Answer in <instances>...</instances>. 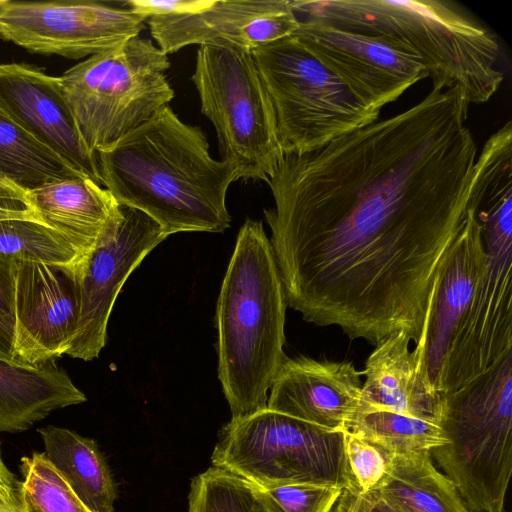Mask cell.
I'll use <instances>...</instances> for the list:
<instances>
[{
	"label": "cell",
	"mask_w": 512,
	"mask_h": 512,
	"mask_svg": "<svg viewBox=\"0 0 512 512\" xmlns=\"http://www.w3.org/2000/svg\"><path fill=\"white\" fill-rule=\"evenodd\" d=\"M458 89L307 153H284L264 209L287 305L376 345L420 339L438 272L463 230L477 148Z\"/></svg>",
	"instance_id": "obj_1"
},
{
	"label": "cell",
	"mask_w": 512,
	"mask_h": 512,
	"mask_svg": "<svg viewBox=\"0 0 512 512\" xmlns=\"http://www.w3.org/2000/svg\"><path fill=\"white\" fill-rule=\"evenodd\" d=\"M96 154L102 185L167 236L230 227L226 196L236 174L210 155L202 129L183 122L169 105Z\"/></svg>",
	"instance_id": "obj_2"
},
{
	"label": "cell",
	"mask_w": 512,
	"mask_h": 512,
	"mask_svg": "<svg viewBox=\"0 0 512 512\" xmlns=\"http://www.w3.org/2000/svg\"><path fill=\"white\" fill-rule=\"evenodd\" d=\"M286 307L263 224L247 219L239 229L216 307L218 378L231 419L267 408V392L287 358Z\"/></svg>",
	"instance_id": "obj_3"
},
{
	"label": "cell",
	"mask_w": 512,
	"mask_h": 512,
	"mask_svg": "<svg viewBox=\"0 0 512 512\" xmlns=\"http://www.w3.org/2000/svg\"><path fill=\"white\" fill-rule=\"evenodd\" d=\"M299 20L393 38L420 58L433 89H460L468 103L487 102L504 74L496 37L455 3L439 0H290Z\"/></svg>",
	"instance_id": "obj_4"
},
{
	"label": "cell",
	"mask_w": 512,
	"mask_h": 512,
	"mask_svg": "<svg viewBox=\"0 0 512 512\" xmlns=\"http://www.w3.org/2000/svg\"><path fill=\"white\" fill-rule=\"evenodd\" d=\"M445 444L430 451L472 512H505L512 473V351L444 396Z\"/></svg>",
	"instance_id": "obj_5"
},
{
	"label": "cell",
	"mask_w": 512,
	"mask_h": 512,
	"mask_svg": "<svg viewBox=\"0 0 512 512\" xmlns=\"http://www.w3.org/2000/svg\"><path fill=\"white\" fill-rule=\"evenodd\" d=\"M168 56L140 35L69 68L62 91L78 130L97 152L138 127L174 98Z\"/></svg>",
	"instance_id": "obj_6"
},
{
	"label": "cell",
	"mask_w": 512,
	"mask_h": 512,
	"mask_svg": "<svg viewBox=\"0 0 512 512\" xmlns=\"http://www.w3.org/2000/svg\"><path fill=\"white\" fill-rule=\"evenodd\" d=\"M211 461L260 489L290 484L344 489L351 481L344 431L268 408L231 419L219 433Z\"/></svg>",
	"instance_id": "obj_7"
},
{
	"label": "cell",
	"mask_w": 512,
	"mask_h": 512,
	"mask_svg": "<svg viewBox=\"0 0 512 512\" xmlns=\"http://www.w3.org/2000/svg\"><path fill=\"white\" fill-rule=\"evenodd\" d=\"M190 79L201 112L215 128L221 160L234 170L236 180L267 183L284 153L252 53L229 45H199Z\"/></svg>",
	"instance_id": "obj_8"
},
{
	"label": "cell",
	"mask_w": 512,
	"mask_h": 512,
	"mask_svg": "<svg viewBox=\"0 0 512 512\" xmlns=\"http://www.w3.org/2000/svg\"><path fill=\"white\" fill-rule=\"evenodd\" d=\"M251 53L275 111L283 153L315 151L379 119L295 35Z\"/></svg>",
	"instance_id": "obj_9"
},
{
	"label": "cell",
	"mask_w": 512,
	"mask_h": 512,
	"mask_svg": "<svg viewBox=\"0 0 512 512\" xmlns=\"http://www.w3.org/2000/svg\"><path fill=\"white\" fill-rule=\"evenodd\" d=\"M474 215L482 227L486 260L448 356L443 396L468 385L512 351V206Z\"/></svg>",
	"instance_id": "obj_10"
},
{
	"label": "cell",
	"mask_w": 512,
	"mask_h": 512,
	"mask_svg": "<svg viewBox=\"0 0 512 512\" xmlns=\"http://www.w3.org/2000/svg\"><path fill=\"white\" fill-rule=\"evenodd\" d=\"M146 20L127 1L3 0L0 37L32 53L80 59L140 35Z\"/></svg>",
	"instance_id": "obj_11"
},
{
	"label": "cell",
	"mask_w": 512,
	"mask_h": 512,
	"mask_svg": "<svg viewBox=\"0 0 512 512\" xmlns=\"http://www.w3.org/2000/svg\"><path fill=\"white\" fill-rule=\"evenodd\" d=\"M167 237L143 212L119 206L118 215L95 248L74 267L79 317L66 355L83 361L99 356L106 344L109 317L122 286L142 260Z\"/></svg>",
	"instance_id": "obj_12"
},
{
	"label": "cell",
	"mask_w": 512,
	"mask_h": 512,
	"mask_svg": "<svg viewBox=\"0 0 512 512\" xmlns=\"http://www.w3.org/2000/svg\"><path fill=\"white\" fill-rule=\"evenodd\" d=\"M365 107L379 112L428 77L422 61L393 38L299 20L294 34Z\"/></svg>",
	"instance_id": "obj_13"
},
{
	"label": "cell",
	"mask_w": 512,
	"mask_h": 512,
	"mask_svg": "<svg viewBox=\"0 0 512 512\" xmlns=\"http://www.w3.org/2000/svg\"><path fill=\"white\" fill-rule=\"evenodd\" d=\"M74 266L17 262L13 272V361L40 366L66 355L76 334Z\"/></svg>",
	"instance_id": "obj_14"
},
{
	"label": "cell",
	"mask_w": 512,
	"mask_h": 512,
	"mask_svg": "<svg viewBox=\"0 0 512 512\" xmlns=\"http://www.w3.org/2000/svg\"><path fill=\"white\" fill-rule=\"evenodd\" d=\"M157 47L166 55L185 46L229 45L248 52L294 35L299 19L290 0L214 1L194 14L146 20Z\"/></svg>",
	"instance_id": "obj_15"
},
{
	"label": "cell",
	"mask_w": 512,
	"mask_h": 512,
	"mask_svg": "<svg viewBox=\"0 0 512 512\" xmlns=\"http://www.w3.org/2000/svg\"><path fill=\"white\" fill-rule=\"evenodd\" d=\"M0 108L74 169L102 185L97 154L78 130L60 77L25 64H0Z\"/></svg>",
	"instance_id": "obj_16"
},
{
	"label": "cell",
	"mask_w": 512,
	"mask_h": 512,
	"mask_svg": "<svg viewBox=\"0 0 512 512\" xmlns=\"http://www.w3.org/2000/svg\"><path fill=\"white\" fill-rule=\"evenodd\" d=\"M485 260L482 227L470 207L466 224L438 272L416 344L423 347L429 379L441 395L448 356L472 302Z\"/></svg>",
	"instance_id": "obj_17"
},
{
	"label": "cell",
	"mask_w": 512,
	"mask_h": 512,
	"mask_svg": "<svg viewBox=\"0 0 512 512\" xmlns=\"http://www.w3.org/2000/svg\"><path fill=\"white\" fill-rule=\"evenodd\" d=\"M361 376L351 362L287 357L270 387L267 408L345 432L359 407Z\"/></svg>",
	"instance_id": "obj_18"
},
{
	"label": "cell",
	"mask_w": 512,
	"mask_h": 512,
	"mask_svg": "<svg viewBox=\"0 0 512 512\" xmlns=\"http://www.w3.org/2000/svg\"><path fill=\"white\" fill-rule=\"evenodd\" d=\"M396 332L378 344L366 360L358 409L391 411L439 425L444 396L432 385L418 346Z\"/></svg>",
	"instance_id": "obj_19"
},
{
	"label": "cell",
	"mask_w": 512,
	"mask_h": 512,
	"mask_svg": "<svg viewBox=\"0 0 512 512\" xmlns=\"http://www.w3.org/2000/svg\"><path fill=\"white\" fill-rule=\"evenodd\" d=\"M112 194L88 177L57 180L28 191V209L37 220L86 257L119 212Z\"/></svg>",
	"instance_id": "obj_20"
},
{
	"label": "cell",
	"mask_w": 512,
	"mask_h": 512,
	"mask_svg": "<svg viewBox=\"0 0 512 512\" xmlns=\"http://www.w3.org/2000/svg\"><path fill=\"white\" fill-rule=\"evenodd\" d=\"M86 400L55 363L32 366L0 358V432L25 431L51 412Z\"/></svg>",
	"instance_id": "obj_21"
},
{
	"label": "cell",
	"mask_w": 512,
	"mask_h": 512,
	"mask_svg": "<svg viewBox=\"0 0 512 512\" xmlns=\"http://www.w3.org/2000/svg\"><path fill=\"white\" fill-rule=\"evenodd\" d=\"M43 453L90 512H113L117 497L110 469L95 440L52 425L38 430Z\"/></svg>",
	"instance_id": "obj_22"
},
{
	"label": "cell",
	"mask_w": 512,
	"mask_h": 512,
	"mask_svg": "<svg viewBox=\"0 0 512 512\" xmlns=\"http://www.w3.org/2000/svg\"><path fill=\"white\" fill-rule=\"evenodd\" d=\"M400 512H472L430 451L394 455L383 485L374 491Z\"/></svg>",
	"instance_id": "obj_23"
},
{
	"label": "cell",
	"mask_w": 512,
	"mask_h": 512,
	"mask_svg": "<svg viewBox=\"0 0 512 512\" xmlns=\"http://www.w3.org/2000/svg\"><path fill=\"white\" fill-rule=\"evenodd\" d=\"M0 173L25 191L86 177L38 141L0 108Z\"/></svg>",
	"instance_id": "obj_24"
},
{
	"label": "cell",
	"mask_w": 512,
	"mask_h": 512,
	"mask_svg": "<svg viewBox=\"0 0 512 512\" xmlns=\"http://www.w3.org/2000/svg\"><path fill=\"white\" fill-rule=\"evenodd\" d=\"M347 431L379 444L393 455L431 451L446 442L439 425L386 410L358 409Z\"/></svg>",
	"instance_id": "obj_25"
},
{
	"label": "cell",
	"mask_w": 512,
	"mask_h": 512,
	"mask_svg": "<svg viewBox=\"0 0 512 512\" xmlns=\"http://www.w3.org/2000/svg\"><path fill=\"white\" fill-rule=\"evenodd\" d=\"M17 497L23 512H90L43 452L23 456Z\"/></svg>",
	"instance_id": "obj_26"
},
{
	"label": "cell",
	"mask_w": 512,
	"mask_h": 512,
	"mask_svg": "<svg viewBox=\"0 0 512 512\" xmlns=\"http://www.w3.org/2000/svg\"><path fill=\"white\" fill-rule=\"evenodd\" d=\"M0 255L17 262L74 266L81 257L62 236L33 220H0Z\"/></svg>",
	"instance_id": "obj_27"
},
{
	"label": "cell",
	"mask_w": 512,
	"mask_h": 512,
	"mask_svg": "<svg viewBox=\"0 0 512 512\" xmlns=\"http://www.w3.org/2000/svg\"><path fill=\"white\" fill-rule=\"evenodd\" d=\"M188 512H267L261 491L228 471L210 467L193 478Z\"/></svg>",
	"instance_id": "obj_28"
},
{
	"label": "cell",
	"mask_w": 512,
	"mask_h": 512,
	"mask_svg": "<svg viewBox=\"0 0 512 512\" xmlns=\"http://www.w3.org/2000/svg\"><path fill=\"white\" fill-rule=\"evenodd\" d=\"M345 455L351 481L366 493L383 485L394 457L379 444L348 431H345Z\"/></svg>",
	"instance_id": "obj_29"
},
{
	"label": "cell",
	"mask_w": 512,
	"mask_h": 512,
	"mask_svg": "<svg viewBox=\"0 0 512 512\" xmlns=\"http://www.w3.org/2000/svg\"><path fill=\"white\" fill-rule=\"evenodd\" d=\"M342 490L312 484L260 489L267 512H332Z\"/></svg>",
	"instance_id": "obj_30"
},
{
	"label": "cell",
	"mask_w": 512,
	"mask_h": 512,
	"mask_svg": "<svg viewBox=\"0 0 512 512\" xmlns=\"http://www.w3.org/2000/svg\"><path fill=\"white\" fill-rule=\"evenodd\" d=\"M213 0H127L130 9L147 19L153 16H170L199 13L210 7Z\"/></svg>",
	"instance_id": "obj_31"
},
{
	"label": "cell",
	"mask_w": 512,
	"mask_h": 512,
	"mask_svg": "<svg viewBox=\"0 0 512 512\" xmlns=\"http://www.w3.org/2000/svg\"><path fill=\"white\" fill-rule=\"evenodd\" d=\"M375 492H362L352 481L342 490L332 512H370Z\"/></svg>",
	"instance_id": "obj_32"
},
{
	"label": "cell",
	"mask_w": 512,
	"mask_h": 512,
	"mask_svg": "<svg viewBox=\"0 0 512 512\" xmlns=\"http://www.w3.org/2000/svg\"><path fill=\"white\" fill-rule=\"evenodd\" d=\"M15 261L0 255V311L12 319Z\"/></svg>",
	"instance_id": "obj_33"
},
{
	"label": "cell",
	"mask_w": 512,
	"mask_h": 512,
	"mask_svg": "<svg viewBox=\"0 0 512 512\" xmlns=\"http://www.w3.org/2000/svg\"><path fill=\"white\" fill-rule=\"evenodd\" d=\"M18 502L17 481L2 458L0 447V503Z\"/></svg>",
	"instance_id": "obj_34"
},
{
	"label": "cell",
	"mask_w": 512,
	"mask_h": 512,
	"mask_svg": "<svg viewBox=\"0 0 512 512\" xmlns=\"http://www.w3.org/2000/svg\"><path fill=\"white\" fill-rule=\"evenodd\" d=\"M13 320L0 311V358L13 361Z\"/></svg>",
	"instance_id": "obj_35"
},
{
	"label": "cell",
	"mask_w": 512,
	"mask_h": 512,
	"mask_svg": "<svg viewBox=\"0 0 512 512\" xmlns=\"http://www.w3.org/2000/svg\"><path fill=\"white\" fill-rule=\"evenodd\" d=\"M9 219H23L39 222L34 213L23 204L14 201L0 200V220Z\"/></svg>",
	"instance_id": "obj_36"
},
{
	"label": "cell",
	"mask_w": 512,
	"mask_h": 512,
	"mask_svg": "<svg viewBox=\"0 0 512 512\" xmlns=\"http://www.w3.org/2000/svg\"><path fill=\"white\" fill-rule=\"evenodd\" d=\"M0 200L14 201L28 207V191H25L0 173Z\"/></svg>",
	"instance_id": "obj_37"
},
{
	"label": "cell",
	"mask_w": 512,
	"mask_h": 512,
	"mask_svg": "<svg viewBox=\"0 0 512 512\" xmlns=\"http://www.w3.org/2000/svg\"><path fill=\"white\" fill-rule=\"evenodd\" d=\"M370 512H400L396 508L389 505L387 502H385L383 499L377 496L374 501V504L370 510Z\"/></svg>",
	"instance_id": "obj_38"
},
{
	"label": "cell",
	"mask_w": 512,
	"mask_h": 512,
	"mask_svg": "<svg viewBox=\"0 0 512 512\" xmlns=\"http://www.w3.org/2000/svg\"><path fill=\"white\" fill-rule=\"evenodd\" d=\"M0 512H23L19 501L15 503H0Z\"/></svg>",
	"instance_id": "obj_39"
},
{
	"label": "cell",
	"mask_w": 512,
	"mask_h": 512,
	"mask_svg": "<svg viewBox=\"0 0 512 512\" xmlns=\"http://www.w3.org/2000/svg\"><path fill=\"white\" fill-rule=\"evenodd\" d=\"M2 1H3V0H0V5L2 4Z\"/></svg>",
	"instance_id": "obj_40"
}]
</instances>
